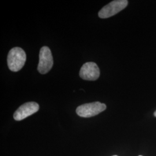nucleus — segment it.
I'll use <instances>...</instances> for the list:
<instances>
[{"label":"nucleus","mask_w":156,"mask_h":156,"mask_svg":"<svg viewBox=\"0 0 156 156\" xmlns=\"http://www.w3.org/2000/svg\"><path fill=\"white\" fill-rule=\"evenodd\" d=\"M26 61V54L22 48H13L9 51L7 62L9 69L12 72L20 71L24 66Z\"/></svg>","instance_id":"1"},{"label":"nucleus","mask_w":156,"mask_h":156,"mask_svg":"<svg viewBox=\"0 0 156 156\" xmlns=\"http://www.w3.org/2000/svg\"><path fill=\"white\" fill-rule=\"evenodd\" d=\"M127 0H115L104 6L98 12V16L102 19H106L116 15L128 5Z\"/></svg>","instance_id":"3"},{"label":"nucleus","mask_w":156,"mask_h":156,"mask_svg":"<svg viewBox=\"0 0 156 156\" xmlns=\"http://www.w3.org/2000/svg\"><path fill=\"white\" fill-rule=\"evenodd\" d=\"M39 105L35 102H26L20 106L13 115V118L16 121H20L38 111Z\"/></svg>","instance_id":"6"},{"label":"nucleus","mask_w":156,"mask_h":156,"mask_svg":"<svg viewBox=\"0 0 156 156\" xmlns=\"http://www.w3.org/2000/svg\"></svg>","instance_id":"9"},{"label":"nucleus","mask_w":156,"mask_h":156,"mask_svg":"<svg viewBox=\"0 0 156 156\" xmlns=\"http://www.w3.org/2000/svg\"><path fill=\"white\" fill-rule=\"evenodd\" d=\"M106 108V105L105 104L97 101L84 104L78 106L76 109V112L80 117L88 118L98 115L101 112L104 111Z\"/></svg>","instance_id":"2"},{"label":"nucleus","mask_w":156,"mask_h":156,"mask_svg":"<svg viewBox=\"0 0 156 156\" xmlns=\"http://www.w3.org/2000/svg\"><path fill=\"white\" fill-rule=\"evenodd\" d=\"M79 75L83 80L94 81L99 78L100 71L97 64L94 62H87L81 67Z\"/></svg>","instance_id":"5"},{"label":"nucleus","mask_w":156,"mask_h":156,"mask_svg":"<svg viewBox=\"0 0 156 156\" xmlns=\"http://www.w3.org/2000/svg\"><path fill=\"white\" fill-rule=\"evenodd\" d=\"M154 116L156 117V111L154 112Z\"/></svg>","instance_id":"7"},{"label":"nucleus","mask_w":156,"mask_h":156,"mask_svg":"<svg viewBox=\"0 0 156 156\" xmlns=\"http://www.w3.org/2000/svg\"><path fill=\"white\" fill-rule=\"evenodd\" d=\"M116 156V155H115V156Z\"/></svg>","instance_id":"8"},{"label":"nucleus","mask_w":156,"mask_h":156,"mask_svg":"<svg viewBox=\"0 0 156 156\" xmlns=\"http://www.w3.org/2000/svg\"><path fill=\"white\" fill-rule=\"evenodd\" d=\"M39 60L38 71L41 74L49 72L53 65V59L50 49L47 46L42 47L39 51Z\"/></svg>","instance_id":"4"}]
</instances>
